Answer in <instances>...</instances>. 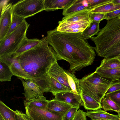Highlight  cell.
Segmentation results:
<instances>
[{
	"mask_svg": "<svg viewBox=\"0 0 120 120\" xmlns=\"http://www.w3.org/2000/svg\"><path fill=\"white\" fill-rule=\"evenodd\" d=\"M88 8L87 0H75L69 6L63 10L62 14L66 16L83 10H88Z\"/></svg>",
	"mask_w": 120,
	"mask_h": 120,
	"instance_id": "2e32d148",
	"label": "cell"
},
{
	"mask_svg": "<svg viewBox=\"0 0 120 120\" xmlns=\"http://www.w3.org/2000/svg\"><path fill=\"white\" fill-rule=\"evenodd\" d=\"M116 82H120V78L119 79V80L117 81H116Z\"/></svg>",
	"mask_w": 120,
	"mask_h": 120,
	"instance_id": "f6af8a7d",
	"label": "cell"
},
{
	"mask_svg": "<svg viewBox=\"0 0 120 120\" xmlns=\"http://www.w3.org/2000/svg\"><path fill=\"white\" fill-rule=\"evenodd\" d=\"M100 68L111 69L120 67V60L116 56L107 58H104L101 62Z\"/></svg>",
	"mask_w": 120,
	"mask_h": 120,
	"instance_id": "f1b7e54d",
	"label": "cell"
},
{
	"mask_svg": "<svg viewBox=\"0 0 120 120\" xmlns=\"http://www.w3.org/2000/svg\"><path fill=\"white\" fill-rule=\"evenodd\" d=\"M81 92L100 103L108 90L114 83L95 72L79 79Z\"/></svg>",
	"mask_w": 120,
	"mask_h": 120,
	"instance_id": "277c9868",
	"label": "cell"
},
{
	"mask_svg": "<svg viewBox=\"0 0 120 120\" xmlns=\"http://www.w3.org/2000/svg\"><path fill=\"white\" fill-rule=\"evenodd\" d=\"M0 114L5 120H17L15 111L0 101Z\"/></svg>",
	"mask_w": 120,
	"mask_h": 120,
	"instance_id": "83f0119b",
	"label": "cell"
},
{
	"mask_svg": "<svg viewBox=\"0 0 120 120\" xmlns=\"http://www.w3.org/2000/svg\"><path fill=\"white\" fill-rule=\"evenodd\" d=\"M48 74L50 76L71 90L68 83L67 76L65 71L58 64L57 61L55 62L51 66Z\"/></svg>",
	"mask_w": 120,
	"mask_h": 120,
	"instance_id": "4fadbf2b",
	"label": "cell"
},
{
	"mask_svg": "<svg viewBox=\"0 0 120 120\" xmlns=\"http://www.w3.org/2000/svg\"><path fill=\"white\" fill-rule=\"evenodd\" d=\"M106 95L108 96L120 108V90L111 92Z\"/></svg>",
	"mask_w": 120,
	"mask_h": 120,
	"instance_id": "e575fe53",
	"label": "cell"
},
{
	"mask_svg": "<svg viewBox=\"0 0 120 120\" xmlns=\"http://www.w3.org/2000/svg\"><path fill=\"white\" fill-rule=\"evenodd\" d=\"M15 56V52L2 56H0V60L9 66L14 75L24 79H32L24 70Z\"/></svg>",
	"mask_w": 120,
	"mask_h": 120,
	"instance_id": "ba28073f",
	"label": "cell"
},
{
	"mask_svg": "<svg viewBox=\"0 0 120 120\" xmlns=\"http://www.w3.org/2000/svg\"><path fill=\"white\" fill-rule=\"evenodd\" d=\"M105 14L100 13H89V17L91 22H100L104 19Z\"/></svg>",
	"mask_w": 120,
	"mask_h": 120,
	"instance_id": "d590c367",
	"label": "cell"
},
{
	"mask_svg": "<svg viewBox=\"0 0 120 120\" xmlns=\"http://www.w3.org/2000/svg\"><path fill=\"white\" fill-rule=\"evenodd\" d=\"M0 120H5L2 116L0 114Z\"/></svg>",
	"mask_w": 120,
	"mask_h": 120,
	"instance_id": "b9f144b4",
	"label": "cell"
},
{
	"mask_svg": "<svg viewBox=\"0 0 120 120\" xmlns=\"http://www.w3.org/2000/svg\"><path fill=\"white\" fill-rule=\"evenodd\" d=\"M44 0H21L12 6L14 14L25 18L44 10Z\"/></svg>",
	"mask_w": 120,
	"mask_h": 120,
	"instance_id": "8992f818",
	"label": "cell"
},
{
	"mask_svg": "<svg viewBox=\"0 0 120 120\" xmlns=\"http://www.w3.org/2000/svg\"><path fill=\"white\" fill-rule=\"evenodd\" d=\"M112 2L115 4L120 5V0H112Z\"/></svg>",
	"mask_w": 120,
	"mask_h": 120,
	"instance_id": "60d3db41",
	"label": "cell"
},
{
	"mask_svg": "<svg viewBox=\"0 0 120 120\" xmlns=\"http://www.w3.org/2000/svg\"><path fill=\"white\" fill-rule=\"evenodd\" d=\"M100 22H91L89 25L82 33V34L85 39L91 38L99 32Z\"/></svg>",
	"mask_w": 120,
	"mask_h": 120,
	"instance_id": "7402d4cb",
	"label": "cell"
},
{
	"mask_svg": "<svg viewBox=\"0 0 120 120\" xmlns=\"http://www.w3.org/2000/svg\"><path fill=\"white\" fill-rule=\"evenodd\" d=\"M95 72L101 76L113 82L117 81L120 78V67L108 69L97 67Z\"/></svg>",
	"mask_w": 120,
	"mask_h": 120,
	"instance_id": "e0dca14e",
	"label": "cell"
},
{
	"mask_svg": "<svg viewBox=\"0 0 120 120\" xmlns=\"http://www.w3.org/2000/svg\"><path fill=\"white\" fill-rule=\"evenodd\" d=\"M120 54V43L109 50L103 56L105 58L112 57Z\"/></svg>",
	"mask_w": 120,
	"mask_h": 120,
	"instance_id": "d6a6232c",
	"label": "cell"
},
{
	"mask_svg": "<svg viewBox=\"0 0 120 120\" xmlns=\"http://www.w3.org/2000/svg\"></svg>",
	"mask_w": 120,
	"mask_h": 120,
	"instance_id": "681fc988",
	"label": "cell"
},
{
	"mask_svg": "<svg viewBox=\"0 0 120 120\" xmlns=\"http://www.w3.org/2000/svg\"><path fill=\"white\" fill-rule=\"evenodd\" d=\"M89 4L88 10L105 4L111 2L112 0H87Z\"/></svg>",
	"mask_w": 120,
	"mask_h": 120,
	"instance_id": "1f68e13d",
	"label": "cell"
},
{
	"mask_svg": "<svg viewBox=\"0 0 120 120\" xmlns=\"http://www.w3.org/2000/svg\"><path fill=\"white\" fill-rule=\"evenodd\" d=\"M41 39L37 46L15 57L43 93L51 92L50 76L48 72L51 66L58 60L55 51L49 45L46 36Z\"/></svg>",
	"mask_w": 120,
	"mask_h": 120,
	"instance_id": "7a4b0ae2",
	"label": "cell"
},
{
	"mask_svg": "<svg viewBox=\"0 0 120 120\" xmlns=\"http://www.w3.org/2000/svg\"><path fill=\"white\" fill-rule=\"evenodd\" d=\"M119 9H120V5L115 4L112 1L91 10L89 11V13H100L105 14Z\"/></svg>",
	"mask_w": 120,
	"mask_h": 120,
	"instance_id": "d4e9b609",
	"label": "cell"
},
{
	"mask_svg": "<svg viewBox=\"0 0 120 120\" xmlns=\"http://www.w3.org/2000/svg\"><path fill=\"white\" fill-rule=\"evenodd\" d=\"M91 21L90 18L77 22H58L56 28L57 31L64 33H82L89 25Z\"/></svg>",
	"mask_w": 120,
	"mask_h": 120,
	"instance_id": "30bf717a",
	"label": "cell"
},
{
	"mask_svg": "<svg viewBox=\"0 0 120 120\" xmlns=\"http://www.w3.org/2000/svg\"><path fill=\"white\" fill-rule=\"evenodd\" d=\"M118 113V116L119 117H120V111Z\"/></svg>",
	"mask_w": 120,
	"mask_h": 120,
	"instance_id": "ee69618b",
	"label": "cell"
},
{
	"mask_svg": "<svg viewBox=\"0 0 120 120\" xmlns=\"http://www.w3.org/2000/svg\"><path fill=\"white\" fill-rule=\"evenodd\" d=\"M50 85L51 92L54 96L59 93L72 91L71 90L64 86L55 79L50 76Z\"/></svg>",
	"mask_w": 120,
	"mask_h": 120,
	"instance_id": "cb8c5ba5",
	"label": "cell"
},
{
	"mask_svg": "<svg viewBox=\"0 0 120 120\" xmlns=\"http://www.w3.org/2000/svg\"><path fill=\"white\" fill-rule=\"evenodd\" d=\"M86 116L92 120L106 119L110 120H120L118 115L109 113L101 109L95 110L87 111L86 113Z\"/></svg>",
	"mask_w": 120,
	"mask_h": 120,
	"instance_id": "ac0fdd59",
	"label": "cell"
},
{
	"mask_svg": "<svg viewBox=\"0 0 120 120\" xmlns=\"http://www.w3.org/2000/svg\"><path fill=\"white\" fill-rule=\"evenodd\" d=\"M46 37L49 44L56 54L58 60L67 61L73 74L93 63L96 56L94 47L84 38L82 33L61 32L56 28L48 31Z\"/></svg>",
	"mask_w": 120,
	"mask_h": 120,
	"instance_id": "6da1fadb",
	"label": "cell"
},
{
	"mask_svg": "<svg viewBox=\"0 0 120 120\" xmlns=\"http://www.w3.org/2000/svg\"><path fill=\"white\" fill-rule=\"evenodd\" d=\"M80 95L86 109L95 110L101 108L100 103L92 97L82 92Z\"/></svg>",
	"mask_w": 120,
	"mask_h": 120,
	"instance_id": "44dd1931",
	"label": "cell"
},
{
	"mask_svg": "<svg viewBox=\"0 0 120 120\" xmlns=\"http://www.w3.org/2000/svg\"><path fill=\"white\" fill-rule=\"evenodd\" d=\"M79 107V106H72L63 117V120H71Z\"/></svg>",
	"mask_w": 120,
	"mask_h": 120,
	"instance_id": "836d02e7",
	"label": "cell"
},
{
	"mask_svg": "<svg viewBox=\"0 0 120 120\" xmlns=\"http://www.w3.org/2000/svg\"><path fill=\"white\" fill-rule=\"evenodd\" d=\"M72 107L68 104L53 99L50 101L46 109L51 113L63 117Z\"/></svg>",
	"mask_w": 120,
	"mask_h": 120,
	"instance_id": "5bb4252c",
	"label": "cell"
},
{
	"mask_svg": "<svg viewBox=\"0 0 120 120\" xmlns=\"http://www.w3.org/2000/svg\"><path fill=\"white\" fill-rule=\"evenodd\" d=\"M75 0H44V10L54 11L63 10L69 6Z\"/></svg>",
	"mask_w": 120,
	"mask_h": 120,
	"instance_id": "9a60e30c",
	"label": "cell"
},
{
	"mask_svg": "<svg viewBox=\"0 0 120 120\" xmlns=\"http://www.w3.org/2000/svg\"><path fill=\"white\" fill-rule=\"evenodd\" d=\"M91 39L95 44L94 50L99 56L103 57L110 49L120 43V18L117 17L107 20L97 36Z\"/></svg>",
	"mask_w": 120,
	"mask_h": 120,
	"instance_id": "3957f363",
	"label": "cell"
},
{
	"mask_svg": "<svg viewBox=\"0 0 120 120\" xmlns=\"http://www.w3.org/2000/svg\"><path fill=\"white\" fill-rule=\"evenodd\" d=\"M55 96L54 100L65 102L72 106H83L80 95L75 93L72 91L59 93Z\"/></svg>",
	"mask_w": 120,
	"mask_h": 120,
	"instance_id": "7c38bea8",
	"label": "cell"
},
{
	"mask_svg": "<svg viewBox=\"0 0 120 120\" xmlns=\"http://www.w3.org/2000/svg\"><path fill=\"white\" fill-rule=\"evenodd\" d=\"M50 101L46 99L45 97L32 100H26L24 101V103L32 105L42 109H46Z\"/></svg>",
	"mask_w": 120,
	"mask_h": 120,
	"instance_id": "f546056e",
	"label": "cell"
},
{
	"mask_svg": "<svg viewBox=\"0 0 120 120\" xmlns=\"http://www.w3.org/2000/svg\"><path fill=\"white\" fill-rule=\"evenodd\" d=\"M29 120H32L31 119H30L29 118Z\"/></svg>",
	"mask_w": 120,
	"mask_h": 120,
	"instance_id": "c3c4849f",
	"label": "cell"
},
{
	"mask_svg": "<svg viewBox=\"0 0 120 120\" xmlns=\"http://www.w3.org/2000/svg\"><path fill=\"white\" fill-rule=\"evenodd\" d=\"M117 17L119 18H120V15Z\"/></svg>",
	"mask_w": 120,
	"mask_h": 120,
	"instance_id": "7dc6e473",
	"label": "cell"
},
{
	"mask_svg": "<svg viewBox=\"0 0 120 120\" xmlns=\"http://www.w3.org/2000/svg\"><path fill=\"white\" fill-rule=\"evenodd\" d=\"M29 26L25 19L10 34L0 41V56L15 52L26 37Z\"/></svg>",
	"mask_w": 120,
	"mask_h": 120,
	"instance_id": "5b68a950",
	"label": "cell"
},
{
	"mask_svg": "<svg viewBox=\"0 0 120 120\" xmlns=\"http://www.w3.org/2000/svg\"><path fill=\"white\" fill-rule=\"evenodd\" d=\"M89 11L87 9L79 11L64 16L60 21L62 22H77L90 18Z\"/></svg>",
	"mask_w": 120,
	"mask_h": 120,
	"instance_id": "ffe728a7",
	"label": "cell"
},
{
	"mask_svg": "<svg viewBox=\"0 0 120 120\" xmlns=\"http://www.w3.org/2000/svg\"><path fill=\"white\" fill-rule=\"evenodd\" d=\"M86 113L83 110L79 109L71 120H87Z\"/></svg>",
	"mask_w": 120,
	"mask_h": 120,
	"instance_id": "74e56055",
	"label": "cell"
},
{
	"mask_svg": "<svg viewBox=\"0 0 120 120\" xmlns=\"http://www.w3.org/2000/svg\"><path fill=\"white\" fill-rule=\"evenodd\" d=\"M65 72L67 76L68 83L72 91L75 93L80 94L81 92L80 88L79 79L71 72L67 71Z\"/></svg>",
	"mask_w": 120,
	"mask_h": 120,
	"instance_id": "484cf974",
	"label": "cell"
},
{
	"mask_svg": "<svg viewBox=\"0 0 120 120\" xmlns=\"http://www.w3.org/2000/svg\"><path fill=\"white\" fill-rule=\"evenodd\" d=\"M25 19L15 15L12 12L11 25L8 32L5 38L8 36Z\"/></svg>",
	"mask_w": 120,
	"mask_h": 120,
	"instance_id": "4dcf8cb0",
	"label": "cell"
},
{
	"mask_svg": "<svg viewBox=\"0 0 120 120\" xmlns=\"http://www.w3.org/2000/svg\"><path fill=\"white\" fill-rule=\"evenodd\" d=\"M100 103L101 108L105 111L112 110L118 113L120 111V107L107 95L102 98Z\"/></svg>",
	"mask_w": 120,
	"mask_h": 120,
	"instance_id": "603a6c76",
	"label": "cell"
},
{
	"mask_svg": "<svg viewBox=\"0 0 120 120\" xmlns=\"http://www.w3.org/2000/svg\"><path fill=\"white\" fill-rule=\"evenodd\" d=\"M120 15V9H119L105 14L104 19L107 21L117 17Z\"/></svg>",
	"mask_w": 120,
	"mask_h": 120,
	"instance_id": "8d00e7d4",
	"label": "cell"
},
{
	"mask_svg": "<svg viewBox=\"0 0 120 120\" xmlns=\"http://www.w3.org/2000/svg\"><path fill=\"white\" fill-rule=\"evenodd\" d=\"M14 74L9 66L4 62L0 60V81H9Z\"/></svg>",
	"mask_w": 120,
	"mask_h": 120,
	"instance_id": "4316f807",
	"label": "cell"
},
{
	"mask_svg": "<svg viewBox=\"0 0 120 120\" xmlns=\"http://www.w3.org/2000/svg\"><path fill=\"white\" fill-rule=\"evenodd\" d=\"M26 114L32 120H63L62 117L46 109L24 103Z\"/></svg>",
	"mask_w": 120,
	"mask_h": 120,
	"instance_id": "52a82bcc",
	"label": "cell"
},
{
	"mask_svg": "<svg viewBox=\"0 0 120 120\" xmlns=\"http://www.w3.org/2000/svg\"><path fill=\"white\" fill-rule=\"evenodd\" d=\"M19 78L23 86L24 93L23 94L26 99L32 100L45 97L38 86L31 79Z\"/></svg>",
	"mask_w": 120,
	"mask_h": 120,
	"instance_id": "8fae6325",
	"label": "cell"
},
{
	"mask_svg": "<svg viewBox=\"0 0 120 120\" xmlns=\"http://www.w3.org/2000/svg\"><path fill=\"white\" fill-rule=\"evenodd\" d=\"M41 41L42 39L37 38L30 39L26 37L15 52L16 54L15 56L37 46L41 43Z\"/></svg>",
	"mask_w": 120,
	"mask_h": 120,
	"instance_id": "d6986e66",
	"label": "cell"
},
{
	"mask_svg": "<svg viewBox=\"0 0 120 120\" xmlns=\"http://www.w3.org/2000/svg\"><path fill=\"white\" fill-rule=\"evenodd\" d=\"M106 120V119H102V120Z\"/></svg>",
	"mask_w": 120,
	"mask_h": 120,
	"instance_id": "bcb514c9",
	"label": "cell"
},
{
	"mask_svg": "<svg viewBox=\"0 0 120 120\" xmlns=\"http://www.w3.org/2000/svg\"><path fill=\"white\" fill-rule=\"evenodd\" d=\"M12 3H10L0 8V41L5 37L12 22Z\"/></svg>",
	"mask_w": 120,
	"mask_h": 120,
	"instance_id": "9c48e42d",
	"label": "cell"
},
{
	"mask_svg": "<svg viewBox=\"0 0 120 120\" xmlns=\"http://www.w3.org/2000/svg\"><path fill=\"white\" fill-rule=\"evenodd\" d=\"M120 90V82H116L107 90L105 95L109 93Z\"/></svg>",
	"mask_w": 120,
	"mask_h": 120,
	"instance_id": "ab89813d",
	"label": "cell"
},
{
	"mask_svg": "<svg viewBox=\"0 0 120 120\" xmlns=\"http://www.w3.org/2000/svg\"><path fill=\"white\" fill-rule=\"evenodd\" d=\"M15 111L17 120H29V117L21 111L16 109Z\"/></svg>",
	"mask_w": 120,
	"mask_h": 120,
	"instance_id": "f35d334b",
	"label": "cell"
},
{
	"mask_svg": "<svg viewBox=\"0 0 120 120\" xmlns=\"http://www.w3.org/2000/svg\"><path fill=\"white\" fill-rule=\"evenodd\" d=\"M117 58L120 60V54L118 55L117 56H116Z\"/></svg>",
	"mask_w": 120,
	"mask_h": 120,
	"instance_id": "7bdbcfd3",
	"label": "cell"
}]
</instances>
